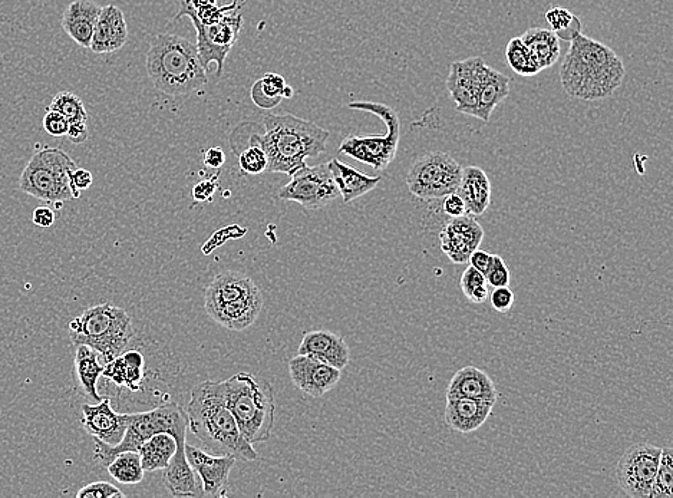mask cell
<instances>
[{"label": "cell", "instance_id": "obj_1", "mask_svg": "<svg viewBox=\"0 0 673 498\" xmlns=\"http://www.w3.org/2000/svg\"><path fill=\"white\" fill-rule=\"evenodd\" d=\"M187 427L204 450L232 455L236 460H257L253 445L243 437L226 401L223 381H204L191 389L186 410Z\"/></svg>", "mask_w": 673, "mask_h": 498}, {"label": "cell", "instance_id": "obj_2", "mask_svg": "<svg viewBox=\"0 0 673 498\" xmlns=\"http://www.w3.org/2000/svg\"><path fill=\"white\" fill-rule=\"evenodd\" d=\"M625 78V64L612 48L583 34L570 41L560 68L567 95L583 101L605 100L615 94Z\"/></svg>", "mask_w": 673, "mask_h": 498}, {"label": "cell", "instance_id": "obj_3", "mask_svg": "<svg viewBox=\"0 0 673 498\" xmlns=\"http://www.w3.org/2000/svg\"><path fill=\"white\" fill-rule=\"evenodd\" d=\"M265 134L254 135L267 157L269 173L292 176L306 166V158L325 153L329 131L316 122L292 114H267L263 118Z\"/></svg>", "mask_w": 673, "mask_h": 498}, {"label": "cell", "instance_id": "obj_4", "mask_svg": "<svg viewBox=\"0 0 673 498\" xmlns=\"http://www.w3.org/2000/svg\"><path fill=\"white\" fill-rule=\"evenodd\" d=\"M145 61L154 88L170 97H186L207 84L197 46L183 36H153Z\"/></svg>", "mask_w": 673, "mask_h": 498}, {"label": "cell", "instance_id": "obj_5", "mask_svg": "<svg viewBox=\"0 0 673 498\" xmlns=\"http://www.w3.org/2000/svg\"><path fill=\"white\" fill-rule=\"evenodd\" d=\"M224 382L226 401L239 430L250 444L266 443L275 427V389L249 372H239Z\"/></svg>", "mask_w": 673, "mask_h": 498}, {"label": "cell", "instance_id": "obj_6", "mask_svg": "<svg viewBox=\"0 0 673 498\" xmlns=\"http://www.w3.org/2000/svg\"><path fill=\"white\" fill-rule=\"evenodd\" d=\"M68 331L74 346H89L104 362L120 356L135 335L131 316L111 303L85 310L69 322Z\"/></svg>", "mask_w": 673, "mask_h": 498}, {"label": "cell", "instance_id": "obj_7", "mask_svg": "<svg viewBox=\"0 0 673 498\" xmlns=\"http://www.w3.org/2000/svg\"><path fill=\"white\" fill-rule=\"evenodd\" d=\"M77 164L61 148L45 147L32 155L19 180L22 193L45 203L61 206L75 200L71 187V173Z\"/></svg>", "mask_w": 673, "mask_h": 498}, {"label": "cell", "instance_id": "obj_8", "mask_svg": "<svg viewBox=\"0 0 673 498\" xmlns=\"http://www.w3.org/2000/svg\"><path fill=\"white\" fill-rule=\"evenodd\" d=\"M161 432L173 435L176 441L186 440L187 415L180 405H161L151 411L131 414L130 424L120 444L108 445L95 440L94 460L107 468L115 455L124 451H138L145 441Z\"/></svg>", "mask_w": 673, "mask_h": 498}, {"label": "cell", "instance_id": "obj_9", "mask_svg": "<svg viewBox=\"0 0 673 498\" xmlns=\"http://www.w3.org/2000/svg\"><path fill=\"white\" fill-rule=\"evenodd\" d=\"M349 110L371 112L384 121L387 133L382 135H348L339 145V153L371 166L376 171L387 170L395 160L401 140V120L394 108L371 101L349 102Z\"/></svg>", "mask_w": 673, "mask_h": 498}, {"label": "cell", "instance_id": "obj_10", "mask_svg": "<svg viewBox=\"0 0 673 498\" xmlns=\"http://www.w3.org/2000/svg\"><path fill=\"white\" fill-rule=\"evenodd\" d=\"M188 16L193 22L197 32V52H199L201 64L209 71L210 64L216 62L217 75L223 74L224 61L232 51L242 31L243 16L237 12H229L214 25H203L197 18L194 6L190 0H181L180 12L176 21Z\"/></svg>", "mask_w": 673, "mask_h": 498}, {"label": "cell", "instance_id": "obj_11", "mask_svg": "<svg viewBox=\"0 0 673 498\" xmlns=\"http://www.w3.org/2000/svg\"><path fill=\"white\" fill-rule=\"evenodd\" d=\"M463 166L444 151H434L418 158L407 176V186L421 200H438L455 193L460 186Z\"/></svg>", "mask_w": 673, "mask_h": 498}, {"label": "cell", "instance_id": "obj_12", "mask_svg": "<svg viewBox=\"0 0 673 498\" xmlns=\"http://www.w3.org/2000/svg\"><path fill=\"white\" fill-rule=\"evenodd\" d=\"M289 183L277 193L280 200L295 201L306 210H319L338 199V187L328 164L299 168L290 176Z\"/></svg>", "mask_w": 673, "mask_h": 498}, {"label": "cell", "instance_id": "obj_13", "mask_svg": "<svg viewBox=\"0 0 673 498\" xmlns=\"http://www.w3.org/2000/svg\"><path fill=\"white\" fill-rule=\"evenodd\" d=\"M662 448L649 443L632 445L620 458L616 478L626 496L649 498Z\"/></svg>", "mask_w": 673, "mask_h": 498}, {"label": "cell", "instance_id": "obj_14", "mask_svg": "<svg viewBox=\"0 0 673 498\" xmlns=\"http://www.w3.org/2000/svg\"><path fill=\"white\" fill-rule=\"evenodd\" d=\"M488 69L490 67L480 56L453 62L447 79V89L454 101L455 110L473 117Z\"/></svg>", "mask_w": 673, "mask_h": 498}, {"label": "cell", "instance_id": "obj_15", "mask_svg": "<svg viewBox=\"0 0 673 498\" xmlns=\"http://www.w3.org/2000/svg\"><path fill=\"white\" fill-rule=\"evenodd\" d=\"M188 463L196 471L203 483L204 497L226 496L230 473L236 464L232 455L207 453L194 445H184Z\"/></svg>", "mask_w": 673, "mask_h": 498}, {"label": "cell", "instance_id": "obj_16", "mask_svg": "<svg viewBox=\"0 0 673 498\" xmlns=\"http://www.w3.org/2000/svg\"><path fill=\"white\" fill-rule=\"evenodd\" d=\"M289 374L300 391L313 398L328 394L341 381L342 371L310 356L299 355L289 361Z\"/></svg>", "mask_w": 673, "mask_h": 498}, {"label": "cell", "instance_id": "obj_17", "mask_svg": "<svg viewBox=\"0 0 673 498\" xmlns=\"http://www.w3.org/2000/svg\"><path fill=\"white\" fill-rule=\"evenodd\" d=\"M484 239V229L471 214L455 217L441 230V250L455 265H464Z\"/></svg>", "mask_w": 673, "mask_h": 498}, {"label": "cell", "instance_id": "obj_18", "mask_svg": "<svg viewBox=\"0 0 673 498\" xmlns=\"http://www.w3.org/2000/svg\"><path fill=\"white\" fill-rule=\"evenodd\" d=\"M131 414H118L110 398H102L97 404L82 405L81 424L94 440L108 445H117L124 438Z\"/></svg>", "mask_w": 673, "mask_h": 498}, {"label": "cell", "instance_id": "obj_19", "mask_svg": "<svg viewBox=\"0 0 673 498\" xmlns=\"http://www.w3.org/2000/svg\"><path fill=\"white\" fill-rule=\"evenodd\" d=\"M128 35L130 32L124 12L115 5L104 6L98 16L89 49L94 54H112L124 48L128 42Z\"/></svg>", "mask_w": 673, "mask_h": 498}, {"label": "cell", "instance_id": "obj_20", "mask_svg": "<svg viewBox=\"0 0 673 498\" xmlns=\"http://www.w3.org/2000/svg\"><path fill=\"white\" fill-rule=\"evenodd\" d=\"M299 355L318 359L323 364L331 365L341 371L351 361V351L342 336L323 331V329L305 333L299 345Z\"/></svg>", "mask_w": 673, "mask_h": 498}, {"label": "cell", "instance_id": "obj_21", "mask_svg": "<svg viewBox=\"0 0 673 498\" xmlns=\"http://www.w3.org/2000/svg\"><path fill=\"white\" fill-rule=\"evenodd\" d=\"M186 440H177L176 454L163 471L164 486L173 497H204L203 483L194 468L188 463Z\"/></svg>", "mask_w": 673, "mask_h": 498}, {"label": "cell", "instance_id": "obj_22", "mask_svg": "<svg viewBox=\"0 0 673 498\" xmlns=\"http://www.w3.org/2000/svg\"><path fill=\"white\" fill-rule=\"evenodd\" d=\"M494 405L491 399L447 398L445 421L454 431L468 434L486 424Z\"/></svg>", "mask_w": 673, "mask_h": 498}, {"label": "cell", "instance_id": "obj_23", "mask_svg": "<svg viewBox=\"0 0 673 498\" xmlns=\"http://www.w3.org/2000/svg\"><path fill=\"white\" fill-rule=\"evenodd\" d=\"M101 6L94 0H74L62 15L65 34L82 48L89 49L95 25L100 16Z\"/></svg>", "mask_w": 673, "mask_h": 498}, {"label": "cell", "instance_id": "obj_24", "mask_svg": "<svg viewBox=\"0 0 673 498\" xmlns=\"http://www.w3.org/2000/svg\"><path fill=\"white\" fill-rule=\"evenodd\" d=\"M262 309L263 296L262 293L257 292L247 296V298L234 300V302L217 306V308L207 309L206 312L214 322L219 323L224 328L242 332L256 322Z\"/></svg>", "mask_w": 673, "mask_h": 498}, {"label": "cell", "instance_id": "obj_25", "mask_svg": "<svg viewBox=\"0 0 673 498\" xmlns=\"http://www.w3.org/2000/svg\"><path fill=\"white\" fill-rule=\"evenodd\" d=\"M455 193L464 200L467 213L481 216L491 204V183L486 171L477 166L463 167L460 186Z\"/></svg>", "mask_w": 673, "mask_h": 498}, {"label": "cell", "instance_id": "obj_26", "mask_svg": "<svg viewBox=\"0 0 673 498\" xmlns=\"http://www.w3.org/2000/svg\"><path fill=\"white\" fill-rule=\"evenodd\" d=\"M257 292L260 290L250 277L237 272L221 273L214 277L206 289V310L247 298Z\"/></svg>", "mask_w": 673, "mask_h": 498}, {"label": "cell", "instance_id": "obj_27", "mask_svg": "<svg viewBox=\"0 0 673 498\" xmlns=\"http://www.w3.org/2000/svg\"><path fill=\"white\" fill-rule=\"evenodd\" d=\"M447 398H474L491 399L497 401L498 392L493 379L487 372L475 368V366H465L460 371L455 372L453 379L447 389Z\"/></svg>", "mask_w": 673, "mask_h": 498}, {"label": "cell", "instance_id": "obj_28", "mask_svg": "<svg viewBox=\"0 0 673 498\" xmlns=\"http://www.w3.org/2000/svg\"><path fill=\"white\" fill-rule=\"evenodd\" d=\"M333 180L338 187L339 194L345 203H351L359 197L365 196L369 191L375 190L381 183V177H369L354 167L343 163L339 158H333L328 163Z\"/></svg>", "mask_w": 673, "mask_h": 498}, {"label": "cell", "instance_id": "obj_29", "mask_svg": "<svg viewBox=\"0 0 673 498\" xmlns=\"http://www.w3.org/2000/svg\"><path fill=\"white\" fill-rule=\"evenodd\" d=\"M508 95H510V78L490 67L481 85L473 117L484 122L490 121L494 110L507 100Z\"/></svg>", "mask_w": 673, "mask_h": 498}, {"label": "cell", "instance_id": "obj_30", "mask_svg": "<svg viewBox=\"0 0 673 498\" xmlns=\"http://www.w3.org/2000/svg\"><path fill=\"white\" fill-rule=\"evenodd\" d=\"M101 356L87 345L77 346L75 354V372L82 391L88 398L100 402L102 397L98 392V379L102 377L104 365L101 364Z\"/></svg>", "mask_w": 673, "mask_h": 498}, {"label": "cell", "instance_id": "obj_31", "mask_svg": "<svg viewBox=\"0 0 673 498\" xmlns=\"http://www.w3.org/2000/svg\"><path fill=\"white\" fill-rule=\"evenodd\" d=\"M176 451V438L167 432H161L145 441L138 453H140L141 465L145 473H153V471L164 470Z\"/></svg>", "mask_w": 673, "mask_h": 498}, {"label": "cell", "instance_id": "obj_32", "mask_svg": "<svg viewBox=\"0 0 673 498\" xmlns=\"http://www.w3.org/2000/svg\"><path fill=\"white\" fill-rule=\"evenodd\" d=\"M524 44L529 46L541 69L553 67L560 55V42L557 35L550 29L530 28L524 32Z\"/></svg>", "mask_w": 673, "mask_h": 498}, {"label": "cell", "instance_id": "obj_33", "mask_svg": "<svg viewBox=\"0 0 673 498\" xmlns=\"http://www.w3.org/2000/svg\"><path fill=\"white\" fill-rule=\"evenodd\" d=\"M286 79L276 72H267L252 87V101L262 110H272L283 101Z\"/></svg>", "mask_w": 673, "mask_h": 498}, {"label": "cell", "instance_id": "obj_34", "mask_svg": "<svg viewBox=\"0 0 673 498\" xmlns=\"http://www.w3.org/2000/svg\"><path fill=\"white\" fill-rule=\"evenodd\" d=\"M107 470L115 481L128 484V486L144 480L145 471L138 451H124V453L115 455L114 460L108 464Z\"/></svg>", "mask_w": 673, "mask_h": 498}, {"label": "cell", "instance_id": "obj_35", "mask_svg": "<svg viewBox=\"0 0 673 498\" xmlns=\"http://www.w3.org/2000/svg\"><path fill=\"white\" fill-rule=\"evenodd\" d=\"M506 58L508 67L513 69L516 74L521 75V77H534V75L543 71L537 59L534 58L533 52L530 51L529 46L524 44L521 38H513L508 42Z\"/></svg>", "mask_w": 673, "mask_h": 498}, {"label": "cell", "instance_id": "obj_36", "mask_svg": "<svg viewBox=\"0 0 673 498\" xmlns=\"http://www.w3.org/2000/svg\"><path fill=\"white\" fill-rule=\"evenodd\" d=\"M546 21L550 25V31L557 35V38L564 41H572L574 36L582 34V22L579 21L574 13L567 9L554 6L546 12Z\"/></svg>", "mask_w": 673, "mask_h": 498}, {"label": "cell", "instance_id": "obj_37", "mask_svg": "<svg viewBox=\"0 0 673 498\" xmlns=\"http://www.w3.org/2000/svg\"><path fill=\"white\" fill-rule=\"evenodd\" d=\"M49 110L59 112L64 115L69 121V124L74 122H88V112L85 110L84 101L78 97L74 92L62 91L55 95Z\"/></svg>", "mask_w": 673, "mask_h": 498}, {"label": "cell", "instance_id": "obj_38", "mask_svg": "<svg viewBox=\"0 0 673 498\" xmlns=\"http://www.w3.org/2000/svg\"><path fill=\"white\" fill-rule=\"evenodd\" d=\"M673 497V451L671 448H662L661 460L649 498Z\"/></svg>", "mask_w": 673, "mask_h": 498}, {"label": "cell", "instance_id": "obj_39", "mask_svg": "<svg viewBox=\"0 0 673 498\" xmlns=\"http://www.w3.org/2000/svg\"><path fill=\"white\" fill-rule=\"evenodd\" d=\"M460 286L465 298L471 300V302L484 303L490 296V286H488L486 276L474 267H468L464 270Z\"/></svg>", "mask_w": 673, "mask_h": 498}, {"label": "cell", "instance_id": "obj_40", "mask_svg": "<svg viewBox=\"0 0 673 498\" xmlns=\"http://www.w3.org/2000/svg\"><path fill=\"white\" fill-rule=\"evenodd\" d=\"M240 170L249 176H259L267 170V157L262 145L257 143L256 138H252V144L240 154Z\"/></svg>", "mask_w": 673, "mask_h": 498}, {"label": "cell", "instance_id": "obj_41", "mask_svg": "<svg viewBox=\"0 0 673 498\" xmlns=\"http://www.w3.org/2000/svg\"><path fill=\"white\" fill-rule=\"evenodd\" d=\"M122 358L125 362V388L137 392L141 389L144 379V356L140 351L122 352Z\"/></svg>", "mask_w": 673, "mask_h": 498}, {"label": "cell", "instance_id": "obj_42", "mask_svg": "<svg viewBox=\"0 0 673 498\" xmlns=\"http://www.w3.org/2000/svg\"><path fill=\"white\" fill-rule=\"evenodd\" d=\"M243 5V0H233L230 5L219 6L216 2H211L209 5L197 6L194 8L196 11L197 18L203 23V25H214L223 18L226 13L236 11L237 8Z\"/></svg>", "mask_w": 673, "mask_h": 498}, {"label": "cell", "instance_id": "obj_43", "mask_svg": "<svg viewBox=\"0 0 673 498\" xmlns=\"http://www.w3.org/2000/svg\"><path fill=\"white\" fill-rule=\"evenodd\" d=\"M78 498H124L120 488L115 487L114 484L107 483V481H97V483L88 484L78 491Z\"/></svg>", "mask_w": 673, "mask_h": 498}, {"label": "cell", "instance_id": "obj_44", "mask_svg": "<svg viewBox=\"0 0 673 498\" xmlns=\"http://www.w3.org/2000/svg\"><path fill=\"white\" fill-rule=\"evenodd\" d=\"M486 279L491 288H503V286L510 285V270L503 257L494 255L493 263L486 273Z\"/></svg>", "mask_w": 673, "mask_h": 498}, {"label": "cell", "instance_id": "obj_45", "mask_svg": "<svg viewBox=\"0 0 673 498\" xmlns=\"http://www.w3.org/2000/svg\"><path fill=\"white\" fill-rule=\"evenodd\" d=\"M42 125H44L46 133L52 135V137H64L68 133L69 121L59 112L48 110Z\"/></svg>", "mask_w": 673, "mask_h": 498}, {"label": "cell", "instance_id": "obj_46", "mask_svg": "<svg viewBox=\"0 0 673 498\" xmlns=\"http://www.w3.org/2000/svg\"><path fill=\"white\" fill-rule=\"evenodd\" d=\"M488 298H490L491 306L500 313H507L508 310L513 308L514 300H516L513 290L508 288V286L494 288Z\"/></svg>", "mask_w": 673, "mask_h": 498}, {"label": "cell", "instance_id": "obj_47", "mask_svg": "<svg viewBox=\"0 0 673 498\" xmlns=\"http://www.w3.org/2000/svg\"><path fill=\"white\" fill-rule=\"evenodd\" d=\"M71 187L74 191L75 200L81 197V191L88 190L89 187L94 183V176H92L91 171L85 170V168H75L71 173Z\"/></svg>", "mask_w": 673, "mask_h": 498}, {"label": "cell", "instance_id": "obj_48", "mask_svg": "<svg viewBox=\"0 0 673 498\" xmlns=\"http://www.w3.org/2000/svg\"><path fill=\"white\" fill-rule=\"evenodd\" d=\"M442 210L447 216H450L451 219L455 217L465 216L467 213V207H465L464 200L458 196L457 193L448 194V196L442 197Z\"/></svg>", "mask_w": 673, "mask_h": 498}, {"label": "cell", "instance_id": "obj_49", "mask_svg": "<svg viewBox=\"0 0 673 498\" xmlns=\"http://www.w3.org/2000/svg\"><path fill=\"white\" fill-rule=\"evenodd\" d=\"M493 257L494 255H490L486 250L475 249L474 252L471 253L468 262H470L471 267H474V269H477L478 272H481L486 276L491 263H493Z\"/></svg>", "mask_w": 673, "mask_h": 498}, {"label": "cell", "instance_id": "obj_50", "mask_svg": "<svg viewBox=\"0 0 673 498\" xmlns=\"http://www.w3.org/2000/svg\"><path fill=\"white\" fill-rule=\"evenodd\" d=\"M217 184L214 180H203L193 189V199L196 201H210L216 193Z\"/></svg>", "mask_w": 673, "mask_h": 498}, {"label": "cell", "instance_id": "obj_51", "mask_svg": "<svg viewBox=\"0 0 673 498\" xmlns=\"http://www.w3.org/2000/svg\"><path fill=\"white\" fill-rule=\"evenodd\" d=\"M67 137L71 143L84 144L89 138L88 122L69 124Z\"/></svg>", "mask_w": 673, "mask_h": 498}, {"label": "cell", "instance_id": "obj_52", "mask_svg": "<svg viewBox=\"0 0 673 498\" xmlns=\"http://www.w3.org/2000/svg\"><path fill=\"white\" fill-rule=\"evenodd\" d=\"M35 226L42 227V229H48L55 224L56 214L55 211L49 209V207H38L35 209L34 216H32Z\"/></svg>", "mask_w": 673, "mask_h": 498}, {"label": "cell", "instance_id": "obj_53", "mask_svg": "<svg viewBox=\"0 0 673 498\" xmlns=\"http://www.w3.org/2000/svg\"><path fill=\"white\" fill-rule=\"evenodd\" d=\"M224 163H226V154H224L223 148L213 147L204 154V166L206 167L220 170Z\"/></svg>", "mask_w": 673, "mask_h": 498}, {"label": "cell", "instance_id": "obj_54", "mask_svg": "<svg viewBox=\"0 0 673 498\" xmlns=\"http://www.w3.org/2000/svg\"><path fill=\"white\" fill-rule=\"evenodd\" d=\"M211 2H216V0H190V3L194 8H197V6L209 5Z\"/></svg>", "mask_w": 673, "mask_h": 498}, {"label": "cell", "instance_id": "obj_55", "mask_svg": "<svg viewBox=\"0 0 673 498\" xmlns=\"http://www.w3.org/2000/svg\"><path fill=\"white\" fill-rule=\"evenodd\" d=\"M293 92H295L293 91V88L290 87V85H287V87L285 88V92H283V100H285V98L286 100H290V98L293 97Z\"/></svg>", "mask_w": 673, "mask_h": 498}]
</instances>
